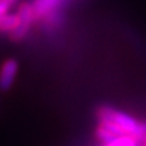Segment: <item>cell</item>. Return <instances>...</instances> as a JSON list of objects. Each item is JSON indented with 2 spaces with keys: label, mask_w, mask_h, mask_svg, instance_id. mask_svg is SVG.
<instances>
[{
  "label": "cell",
  "mask_w": 146,
  "mask_h": 146,
  "mask_svg": "<svg viewBox=\"0 0 146 146\" xmlns=\"http://www.w3.org/2000/svg\"><path fill=\"white\" fill-rule=\"evenodd\" d=\"M140 142H141L140 140L135 139L132 136H128V135H124V136L115 137V139L105 142L101 146H139Z\"/></svg>",
  "instance_id": "8992f818"
},
{
  "label": "cell",
  "mask_w": 146,
  "mask_h": 146,
  "mask_svg": "<svg viewBox=\"0 0 146 146\" xmlns=\"http://www.w3.org/2000/svg\"><path fill=\"white\" fill-rule=\"evenodd\" d=\"M68 0H32L31 5L36 19H44L55 13H60Z\"/></svg>",
  "instance_id": "3957f363"
},
{
  "label": "cell",
  "mask_w": 146,
  "mask_h": 146,
  "mask_svg": "<svg viewBox=\"0 0 146 146\" xmlns=\"http://www.w3.org/2000/svg\"><path fill=\"white\" fill-rule=\"evenodd\" d=\"M142 146H146V135L144 136V139H142Z\"/></svg>",
  "instance_id": "ba28073f"
},
{
  "label": "cell",
  "mask_w": 146,
  "mask_h": 146,
  "mask_svg": "<svg viewBox=\"0 0 146 146\" xmlns=\"http://www.w3.org/2000/svg\"><path fill=\"white\" fill-rule=\"evenodd\" d=\"M19 25V15L18 13H5L0 15V32L12 33Z\"/></svg>",
  "instance_id": "5b68a950"
},
{
  "label": "cell",
  "mask_w": 146,
  "mask_h": 146,
  "mask_svg": "<svg viewBox=\"0 0 146 146\" xmlns=\"http://www.w3.org/2000/svg\"><path fill=\"white\" fill-rule=\"evenodd\" d=\"M5 1H7V3H9V4H10V5H12V4H13V3H14V1H15V0H5Z\"/></svg>",
  "instance_id": "9c48e42d"
},
{
  "label": "cell",
  "mask_w": 146,
  "mask_h": 146,
  "mask_svg": "<svg viewBox=\"0 0 146 146\" xmlns=\"http://www.w3.org/2000/svg\"><path fill=\"white\" fill-rule=\"evenodd\" d=\"M18 62L15 59H7L0 67V90L8 91L12 87L18 73Z\"/></svg>",
  "instance_id": "277c9868"
},
{
  "label": "cell",
  "mask_w": 146,
  "mask_h": 146,
  "mask_svg": "<svg viewBox=\"0 0 146 146\" xmlns=\"http://www.w3.org/2000/svg\"><path fill=\"white\" fill-rule=\"evenodd\" d=\"M18 15H19V25L10 33V38L13 41H21L28 35V31L32 27L33 22L36 21L33 9L31 3H22L18 8Z\"/></svg>",
  "instance_id": "7a4b0ae2"
},
{
  "label": "cell",
  "mask_w": 146,
  "mask_h": 146,
  "mask_svg": "<svg viewBox=\"0 0 146 146\" xmlns=\"http://www.w3.org/2000/svg\"><path fill=\"white\" fill-rule=\"evenodd\" d=\"M98 119H104V121H109L110 123H113L121 136L128 135L141 141L146 135L145 123H141L132 115L122 110H117L111 106H100L98 109Z\"/></svg>",
  "instance_id": "6da1fadb"
},
{
  "label": "cell",
  "mask_w": 146,
  "mask_h": 146,
  "mask_svg": "<svg viewBox=\"0 0 146 146\" xmlns=\"http://www.w3.org/2000/svg\"><path fill=\"white\" fill-rule=\"evenodd\" d=\"M9 7H10L9 3H7L5 0H1V1H0V15L8 13V10H9Z\"/></svg>",
  "instance_id": "52a82bcc"
}]
</instances>
